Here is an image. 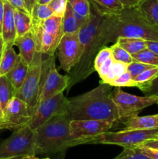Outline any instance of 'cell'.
I'll return each instance as SVG.
<instances>
[{
  "mask_svg": "<svg viewBox=\"0 0 158 159\" xmlns=\"http://www.w3.org/2000/svg\"><path fill=\"white\" fill-rule=\"evenodd\" d=\"M25 156H15V157H11V158H2L0 159H23Z\"/></svg>",
  "mask_w": 158,
  "mask_h": 159,
  "instance_id": "cell-49",
  "label": "cell"
},
{
  "mask_svg": "<svg viewBox=\"0 0 158 159\" xmlns=\"http://www.w3.org/2000/svg\"><path fill=\"white\" fill-rule=\"evenodd\" d=\"M147 40L139 38H131V37H119L116 43L131 55L136 54L147 48Z\"/></svg>",
  "mask_w": 158,
  "mask_h": 159,
  "instance_id": "cell-23",
  "label": "cell"
},
{
  "mask_svg": "<svg viewBox=\"0 0 158 159\" xmlns=\"http://www.w3.org/2000/svg\"><path fill=\"white\" fill-rule=\"evenodd\" d=\"M13 47V44H9L2 48L0 57V76L6 75L16 63L19 54Z\"/></svg>",
  "mask_w": 158,
  "mask_h": 159,
  "instance_id": "cell-20",
  "label": "cell"
},
{
  "mask_svg": "<svg viewBox=\"0 0 158 159\" xmlns=\"http://www.w3.org/2000/svg\"><path fill=\"white\" fill-rule=\"evenodd\" d=\"M108 43L119 37H131L145 40H158V29L144 17L138 6L124 7L116 15H105Z\"/></svg>",
  "mask_w": 158,
  "mask_h": 159,
  "instance_id": "cell-3",
  "label": "cell"
},
{
  "mask_svg": "<svg viewBox=\"0 0 158 159\" xmlns=\"http://www.w3.org/2000/svg\"><path fill=\"white\" fill-rule=\"evenodd\" d=\"M25 6H26V9H27L28 12L31 15V12H32V6H31V0H23Z\"/></svg>",
  "mask_w": 158,
  "mask_h": 159,
  "instance_id": "cell-45",
  "label": "cell"
},
{
  "mask_svg": "<svg viewBox=\"0 0 158 159\" xmlns=\"http://www.w3.org/2000/svg\"><path fill=\"white\" fill-rule=\"evenodd\" d=\"M90 3L91 16L78 31L80 58L68 75V91L95 71L94 62L96 55L108 43L105 26V14L101 12L91 0Z\"/></svg>",
  "mask_w": 158,
  "mask_h": 159,
  "instance_id": "cell-1",
  "label": "cell"
},
{
  "mask_svg": "<svg viewBox=\"0 0 158 159\" xmlns=\"http://www.w3.org/2000/svg\"><path fill=\"white\" fill-rule=\"evenodd\" d=\"M16 37H22L33 29L32 16L27 12L15 9L14 10Z\"/></svg>",
  "mask_w": 158,
  "mask_h": 159,
  "instance_id": "cell-19",
  "label": "cell"
},
{
  "mask_svg": "<svg viewBox=\"0 0 158 159\" xmlns=\"http://www.w3.org/2000/svg\"><path fill=\"white\" fill-rule=\"evenodd\" d=\"M23 159H50V158H37V157H36L35 155H34V156H25Z\"/></svg>",
  "mask_w": 158,
  "mask_h": 159,
  "instance_id": "cell-48",
  "label": "cell"
},
{
  "mask_svg": "<svg viewBox=\"0 0 158 159\" xmlns=\"http://www.w3.org/2000/svg\"><path fill=\"white\" fill-rule=\"evenodd\" d=\"M111 86L114 87H136V83L133 81L131 75L128 71H125L123 74L116 78L109 83Z\"/></svg>",
  "mask_w": 158,
  "mask_h": 159,
  "instance_id": "cell-33",
  "label": "cell"
},
{
  "mask_svg": "<svg viewBox=\"0 0 158 159\" xmlns=\"http://www.w3.org/2000/svg\"><path fill=\"white\" fill-rule=\"evenodd\" d=\"M133 61L142 62L152 66L158 67V54H155L148 48L143 50L136 54L132 55Z\"/></svg>",
  "mask_w": 158,
  "mask_h": 159,
  "instance_id": "cell-27",
  "label": "cell"
},
{
  "mask_svg": "<svg viewBox=\"0 0 158 159\" xmlns=\"http://www.w3.org/2000/svg\"><path fill=\"white\" fill-rule=\"evenodd\" d=\"M57 159H64V157H62L61 158H57Z\"/></svg>",
  "mask_w": 158,
  "mask_h": 159,
  "instance_id": "cell-52",
  "label": "cell"
},
{
  "mask_svg": "<svg viewBox=\"0 0 158 159\" xmlns=\"http://www.w3.org/2000/svg\"><path fill=\"white\" fill-rule=\"evenodd\" d=\"M111 97L117 107L121 122L138 116L143 109L150 106L158 104V96H135L122 91L120 87H115L111 93Z\"/></svg>",
  "mask_w": 158,
  "mask_h": 159,
  "instance_id": "cell-9",
  "label": "cell"
},
{
  "mask_svg": "<svg viewBox=\"0 0 158 159\" xmlns=\"http://www.w3.org/2000/svg\"><path fill=\"white\" fill-rule=\"evenodd\" d=\"M158 138V128L124 129L117 132H105L85 141V144H114L122 148L136 147L145 141Z\"/></svg>",
  "mask_w": 158,
  "mask_h": 159,
  "instance_id": "cell-6",
  "label": "cell"
},
{
  "mask_svg": "<svg viewBox=\"0 0 158 159\" xmlns=\"http://www.w3.org/2000/svg\"><path fill=\"white\" fill-rule=\"evenodd\" d=\"M139 148L142 153L148 156L151 159H158V150L157 149L145 147V146H136Z\"/></svg>",
  "mask_w": 158,
  "mask_h": 159,
  "instance_id": "cell-39",
  "label": "cell"
},
{
  "mask_svg": "<svg viewBox=\"0 0 158 159\" xmlns=\"http://www.w3.org/2000/svg\"><path fill=\"white\" fill-rule=\"evenodd\" d=\"M97 9L105 15L118 14L124 6L119 0H91Z\"/></svg>",
  "mask_w": 158,
  "mask_h": 159,
  "instance_id": "cell-24",
  "label": "cell"
},
{
  "mask_svg": "<svg viewBox=\"0 0 158 159\" xmlns=\"http://www.w3.org/2000/svg\"><path fill=\"white\" fill-rule=\"evenodd\" d=\"M152 67H155V66H152V65H147V64L142 63V62L133 61L132 63H130L129 65H127L126 71L131 75L132 78L133 79V78H135L136 76H137L138 75L143 72L144 71L152 68Z\"/></svg>",
  "mask_w": 158,
  "mask_h": 159,
  "instance_id": "cell-35",
  "label": "cell"
},
{
  "mask_svg": "<svg viewBox=\"0 0 158 159\" xmlns=\"http://www.w3.org/2000/svg\"><path fill=\"white\" fill-rule=\"evenodd\" d=\"M71 119L68 113L58 115L34 130L37 155L62 153L75 146L70 133Z\"/></svg>",
  "mask_w": 158,
  "mask_h": 159,
  "instance_id": "cell-4",
  "label": "cell"
},
{
  "mask_svg": "<svg viewBox=\"0 0 158 159\" xmlns=\"http://www.w3.org/2000/svg\"><path fill=\"white\" fill-rule=\"evenodd\" d=\"M139 146H145V147L157 149L158 150V139H151L145 141L142 144Z\"/></svg>",
  "mask_w": 158,
  "mask_h": 159,
  "instance_id": "cell-43",
  "label": "cell"
},
{
  "mask_svg": "<svg viewBox=\"0 0 158 159\" xmlns=\"http://www.w3.org/2000/svg\"><path fill=\"white\" fill-rule=\"evenodd\" d=\"M137 88L139 89L145 96H158V75L151 81L139 85Z\"/></svg>",
  "mask_w": 158,
  "mask_h": 159,
  "instance_id": "cell-34",
  "label": "cell"
},
{
  "mask_svg": "<svg viewBox=\"0 0 158 159\" xmlns=\"http://www.w3.org/2000/svg\"><path fill=\"white\" fill-rule=\"evenodd\" d=\"M5 0H0V36L2 34V26L3 18H4L5 12Z\"/></svg>",
  "mask_w": 158,
  "mask_h": 159,
  "instance_id": "cell-44",
  "label": "cell"
},
{
  "mask_svg": "<svg viewBox=\"0 0 158 159\" xmlns=\"http://www.w3.org/2000/svg\"><path fill=\"white\" fill-rule=\"evenodd\" d=\"M57 49L60 68L67 73H69L80 58L78 32L64 34Z\"/></svg>",
  "mask_w": 158,
  "mask_h": 159,
  "instance_id": "cell-14",
  "label": "cell"
},
{
  "mask_svg": "<svg viewBox=\"0 0 158 159\" xmlns=\"http://www.w3.org/2000/svg\"><path fill=\"white\" fill-rule=\"evenodd\" d=\"M5 12L2 26V48L9 44H13L16 39L15 20H14V9L6 0L4 1Z\"/></svg>",
  "mask_w": 158,
  "mask_h": 159,
  "instance_id": "cell-15",
  "label": "cell"
},
{
  "mask_svg": "<svg viewBox=\"0 0 158 159\" xmlns=\"http://www.w3.org/2000/svg\"><path fill=\"white\" fill-rule=\"evenodd\" d=\"M123 148V151L113 159H151L142 153L138 147H127Z\"/></svg>",
  "mask_w": 158,
  "mask_h": 159,
  "instance_id": "cell-31",
  "label": "cell"
},
{
  "mask_svg": "<svg viewBox=\"0 0 158 159\" xmlns=\"http://www.w3.org/2000/svg\"><path fill=\"white\" fill-rule=\"evenodd\" d=\"M52 0H38L37 3H40V4H48L50 3Z\"/></svg>",
  "mask_w": 158,
  "mask_h": 159,
  "instance_id": "cell-47",
  "label": "cell"
},
{
  "mask_svg": "<svg viewBox=\"0 0 158 159\" xmlns=\"http://www.w3.org/2000/svg\"><path fill=\"white\" fill-rule=\"evenodd\" d=\"M34 155H37L35 134L29 126L16 129L11 136L0 141V158Z\"/></svg>",
  "mask_w": 158,
  "mask_h": 159,
  "instance_id": "cell-8",
  "label": "cell"
},
{
  "mask_svg": "<svg viewBox=\"0 0 158 159\" xmlns=\"http://www.w3.org/2000/svg\"><path fill=\"white\" fill-rule=\"evenodd\" d=\"M158 75V67H152V68H149V69L146 70L143 72L140 73L133 78V81L136 83V87L137 88L139 85L145 84L147 82H149L151 81L152 79H154L156 75Z\"/></svg>",
  "mask_w": 158,
  "mask_h": 159,
  "instance_id": "cell-32",
  "label": "cell"
},
{
  "mask_svg": "<svg viewBox=\"0 0 158 159\" xmlns=\"http://www.w3.org/2000/svg\"><path fill=\"white\" fill-rule=\"evenodd\" d=\"M14 9H20V10H23L24 12H27V9H26V6H25L24 2H23V0H6Z\"/></svg>",
  "mask_w": 158,
  "mask_h": 159,
  "instance_id": "cell-40",
  "label": "cell"
},
{
  "mask_svg": "<svg viewBox=\"0 0 158 159\" xmlns=\"http://www.w3.org/2000/svg\"><path fill=\"white\" fill-rule=\"evenodd\" d=\"M124 129L158 128V114L144 116H133L122 121Z\"/></svg>",
  "mask_w": 158,
  "mask_h": 159,
  "instance_id": "cell-18",
  "label": "cell"
},
{
  "mask_svg": "<svg viewBox=\"0 0 158 159\" xmlns=\"http://www.w3.org/2000/svg\"><path fill=\"white\" fill-rule=\"evenodd\" d=\"M110 48L112 51V57L116 61L121 62L126 65H129L133 61L131 54L127 52L122 47L119 46L117 43H114V44L112 45Z\"/></svg>",
  "mask_w": 158,
  "mask_h": 159,
  "instance_id": "cell-29",
  "label": "cell"
},
{
  "mask_svg": "<svg viewBox=\"0 0 158 159\" xmlns=\"http://www.w3.org/2000/svg\"><path fill=\"white\" fill-rule=\"evenodd\" d=\"M61 16L53 15L43 21L33 23V32L36 51L46 55H52L57 50L62 36Z\"/></svg>",
  "mask_w": 158,
  "mask_h": 159,
  "instance_id": "cell-5",
  "label": "cell"
},
{
  "mask_svg": "<svg viewBox=\"0 0 158 159\" xmlns=\"http://www.w3.org/2000/svg\"><path fill=\"white\" fill-rule=\"evenodd\" d=\"M112 57V51L110 48H107V47H105V48H102L98 54L96 55L95 59H94V69L97 71L98 69L101 67V65L104 63L106 60H108L109 57Z\"/></svg>",
  "mask_w": 158,
  "mask_h": 159,
  "instance_id": "cell-36",
  "label": "cell"
},
{
  "mask_svg": "<svg viewBox=\"0 0 158 159\" xmlns=\"http://www.w3.org/2000/svg\"><path fill=\"white\" fill-rule=\"evenodd\" d=\"M15 95V91L6 75L0 76V102L2 109Z\"/></svg>",
  "mask_w": 158,
  "mask_h": 159,
  "instance_id": "cell-25",
  "label": "cell"
},
{
  "mask_svg": "<svg viewBox=\"0 0 158 159\" xmlns=\"http://www.w3.org/2000/svg\"><path fill=\"white\" fill-rule=\"evenodd\" d=\"M68 99L64 95V92L41 101L37 106L26 125L34 130L54 116L68 113Z\"/></svg>",
  "mask_w": 158,
  "mask_h": 159,
  "instance_id": "cell-11",
  "label": "cell"
},
{
  "mask_svg": "<svg viewBox=\"0 0 158 159\" xmlns=\"http://www.w3.org/2000/svg\"><path fill=\"white\" fill-rule=\"evenodd\" d=\"M28 69H29V65L26 63L19 55L16 63L12 67V69L6 75L15 89V93L20 89L21 85H23L27 75Z\"/></svg>",
  "mask_w": 158,
  "mask_h": 159,
  "instance_id": "cell-17",
  "label": "cell"
},
{
  "mask_svg": "<svg viewBox=\"0 0 158 159\" xmlns=\"http://www.w3.org/2000/svg\"><path fill=\"white\" fill-rule=\"evenodd\" d=\"M43 54L36 52L32 62L29 64L27 75L20 89L15 96L24 101L28 106L29 113L32 115L38 104L39 96L42 85Z\"/></svg>",
  "mask_w": 158,
  "mask_h": 159,
  "instance_id": "cell-7",
  "label": "cell"
},
{
  "mask_svg": "<svg viewBox=\"0 0 158 159\" xmlns=\"http://www.w3.org/2000/svg\"><path fill=\"white\" fill-rule=\"evenodd\" d=\"M69 76L62 75L57 71L55 65L54 54L48 55L43 59L42 85L39 96L38 103L41 101L52 97L60 93H63L68 89ZM38 105V104H37Z\"/></svg>",
  "mask_w": 158,
  "mask_h": 159,
  "instance_id": "cell-10",
  "label": "cell"
},
{
  "mask_svg": "<svg viewBox=\"0 0 158 159\" xmlns=\"http://www.w3.org/2000/svg\"><path fill=\"white\" fill-rule=\"evenodd\" d=\"M117 122L114 120H74L70 122V133L75 146L85 144L87 140L109 131Z\"/></svg>",
  "mask_w": 158,
  "mask_h": 159,
  "instance_id": "cell-12",
  "label": "cell"
},
{
  "mask_svg": "<svg viewBox=\"0 0 158 159\" xmlns=\"http://www.w3.org/2000/svg\"><path fill=\"white\" fill-rule=\"evenodd\" d=\"M14 46H16L19 48V55L29 65L37 52L35 38L33 30L26 33L22 37H16L14 42Z\"/></svg>",
  "mask_w": 158,
  "mask_h": 159,
  "instance_id": "cell-16",
  "label": "cell"
},
{
  "mask_svg": "<svg viewBox=\"0 0 158 159\" xmlns=\"http://www.w3.org/2000/svg\"><path fill=\"white\" fill-rule=\"evenodd\" d=\"M115 60L113 59L112 57H109L108 60L105 61L102 65H101L100 68L98 69V73H99V76L102 79H103L105 76L108 75V73L109 72L110 69H111L113 63H114Z\"/></svg>",
  "mask_w": 158,
  "mask_h": 159,
  "instance_id": "cell-38",
  "label": "cell"
},
{
  "mask_svg": "<svg viewBox=\"0 0 158 159\" xmlns=\"http://www.w3.org/2000/svg\"><path fill=\"white\" fill-rule=\"evenodd\" d=\"M73 10L84 19H88L91 16L90 0H68Z\"/></svg>",
  "mask_w": 158,
  "mask_h": 159,
  "instance_id": "cell-28",
  "label": "cell"
},
{
  "mask_svg": "<svg viewBox=\"0 0 158 159\" xmlns=\"http://www.w3.org/2000/svg\"><path fill=\"white\" fill-rule=\"evenodd\" d=\"M82 24L76 18L72 7L68 2L66 9L62 17V34L78 32Z\"/></svg>",
  "mask_w": 158,
  "mask_h": 159,
  "instance_id": "cell-21",
  "label": "cell"
},
{
  "mask_svg": "<svg viewBox=\"0 0 158 159\" xmlns=\"http://www.w3.org/2000/svg\"><path fill=\"white\" fill-rule=\"evenodd\" d=\"M126 69H127L126 65L115 61L112 66L111 69H110L109 72L108 73V75H107L103 79H102V82H101L109 84L110 82H111L112 81L114 80L116 78L119 77V75L123 74L125 71H126Z\"/></svg>",
  "mask_w": 158,
  "mask_h": 159,
  "instance_id": "cell-30",
  "label": "cell"
},
{
  "mask_svg": "<svg viewBox=\"0 0 158 159\" xmlns=\"http://www.w3.org/2000/svg\"><path fill=\"white\" fill-rule=\"evenodd\" d=\"M30 116L27 104L14 96L3 109V120L0 130L4 129L15 130L24 127L29 122Z\"/></svg>",
  "mask_w": 158,
  "mask_h": 159,
  "instance_id": "cell-13",
  "label": "cell"
},
{
  "mask_svg": "<svg viewBox=\"0 0 158 159\" xmlns=\"http://www.w3.org/2000/svg\"><path fill=\"white\" fill-rule=\"evenodd\" d=\"M37 1H38V0H31V6H32V9H33V7L34 6V5H35L36 3H37Z\"/></svg>",
  "mask_w": 158,
  "mask_h": 159,
  "instance_id": "cell-51",
  "label": "cell"
},
{
  "mask_svg": "<svg viewBox=\"0 0 158 159\" xmlns=\"http://www.w3.org/2000/svg\"><path fill=\"white\" fill-rule=\"evenodd\" d=\"M156 139H158V138H156Z\"/></svg>",
  "mask_w": 158,
  "mask_h": 159,
  "instance_id": "cell-53",
  "label": "cell"
},
{
  "mask_svg": "<svg viewBox=\"0 0 158 159\" xmlns=\"http://www.w3.org/2000/svg\"><path fill=\"white\" fill-rule=\"evenodd\" d=\"M67 4H68V0H52L50 2L48 3V6L52 9L54 15L63 16L66 9Z\"/></svg>",
  "mask_w": 158,
  "mask_h": 159,
  "instance_id": "cell-37",
  "label": "cell"
},
{
  "mask_svg": "<svg viewBox=\"0 0 158 159\" xmlns=\"http://www.w3.org/2000/svg\"><path fill=\"white\" fill-rule=\"evenodd\" d=\"M109 84L101 82L99 86L68 99V114L74 120H114L119 121V113L111 97Z\"/></svg>",
  "mask_w": 158,
  "mask_h": 159,
  "instance_id": "cell-2",
  "label": "cell"
},
{
  "mask_svg": "<svg viewBox=\"0 0 158 159\" xmlns=\"http://www.w3.org/2000/svg\"><path fill=\"white\" fill-rule=\"evenodd\" d=\"M124 7H136L138 6L143 0H119Z\"/></svg>",
  "mask_w": 158,
  "mask_h": 159,
  "instance_id": "cell-41",
  "label": "cell"
},
{
  "mask_svg": "<svg viewBox=\"0 0 158 159\" xmlns=\"http://www.w3.org/2000/svg\"><path fill=\"white\" fill-rule=\"evenodd\" d=\"M138 7L144 17L158 29V0H143Z\"/></svg>",
  "mask_w": 158,
  "mask_h": 159,
  "instance_id": "cell-22",
  "label": "cell"
},
{
  "mask_svg": "<svg viewBox=\"0 0 158 159\" xmlns=\"http://www.w3.org/2000/svg\"><path fill=\"white\" fill-rule=\"evenodd\" d=\"M3 120V109L2 107L1 102H0V126H1Z\"/></svg>",
  "mask_w": 158,
  "mask_h": 159,
  "instance_id": "cell-46",
  "label": "cell"
},
{
  "mask_svg": "<svg viewBox=\"0 0 158 159\" xmlns=\"http://www.w3.org/2000/svg\"><path fill=\"white\" fill-rule=\"evenodd\" d=\"M2 51V40L1 36H0V57H1Z\"/></svg>",
  "mask_w": 158,
  "mask_h": 159,
  "instance_id": "cell-50",
  "label": "cell"
},
{
  "mask_svg": "<svg viewBox=\"0 0 158 159\" xmlns=\"http://www.w3.org/2000/svg\"><path fill=\"white\" fill-rule=\"evenodd\" d=\"M147 48L149 50L158 54V40H147Z\"/></svg>",
  "mask_w": 158,
  "mask_h": 159,
  "instance_id": "cell-42",
  "label": "cell"
},
{
  "mask_svg": "<svg viewBox=\"0 0 158 159\" xmlns=\"http://www.w3.org/2000/svg\"><path fill=\"white\" fill-rule=\"evenodd\" d=\"M54 15L52 9L50 8L48 4H40L36 3L33 7L31 16H32L33 23H37V22L43 21L46 20L51 16Z\"/></svg>",
  "mask_w": 158,
  "mask_h": 159,
  "instance_id": "cell-26",
  "label": "cell"
}]
</instances>
